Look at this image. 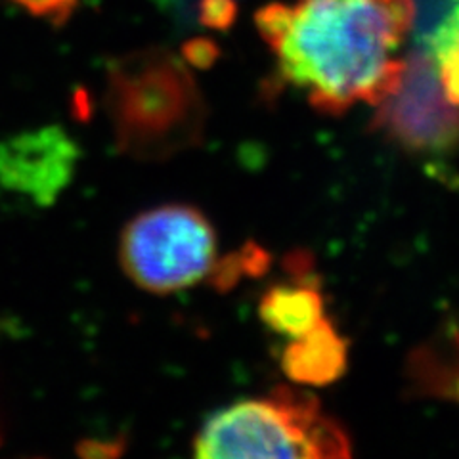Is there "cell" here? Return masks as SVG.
Masks as SVG:
<instances>
[{"mask_svg":"<svg viewBox=\"0 0 459 459\" xmlns=\"http://www.w3.org/2000/svg\"><path fill=\"white\" fill-rule=\"evenodd\" d=\"M121 444L119 442H98V440H92V442H82L81 448H79V454L81 455H100V457H106V455H119L121 454Z\"/></svg>","mask_w":459,"mask_h":459,"instance_id":"5bb4252c","label":"cell"},{"mask_svg":"<svg viewBox=\"0 0 459 459\" xmlns=\"http://www.w3.org/2000/svg\"><path fill=\"white\" fill-rule=\"evenodd\" d=\"M281 366L293 383L329 385L347 368V344L325 318L307 335L291 339Z\"/></svg>","mask_w":459,"mask_h":459,"instance_id":"52a82bcc","label":"cell"},{"mask_svg":"<svg viewBox=\"0 0 459 459\" xmlns=\"http://www.w3.org/2000/svg\"><path fill=\"white\" fill-rule=\"evenodd\" d=\"M258 314L264 325L287 339L303 337L325 320L322 293L308 281L270 287L261 299Z\"/></svg>","mask_w":459,"mask_h":459,"instance_id":"ba28073f","label":"cell"},{"mask_svg":"<svg viewBox=\"0 0 459 459\" xmlns=\"http://www.w3.org/2000/svg\"><path fill=\"white\" fill-rule=\"evenodd\" d=\"M194 13L204 27L224 31L236 18V3L234 0H197Z\"/></svg>","mask_w":459,"mask_h":459,"instance_id":"8fae6325","label":"cell"},{"mask_svg":"<svg viewBox=\"0 0 459 459\" xmlns=\"http://www.w3.org/2000/svg\"><path fill=\"white\" fill-rule=\"evenodd\" d=\"M201 459H339L351 438L314 396L278 386L214 413L194 440Z\"/></svg>","mask_w":459,"mask_h":459,"instance_id":"3957f363","label":"cell"},{"mask_svg":"<svg viewBox=\"0 0 459 459\" xmlns=\"http://www.w3.org/2000/svg\"><path fill=\"white\" fill-rule=\"evenodd\" d=\"M79 148L60 126H42L0 142V194L50 207L75 177Z\"/></svg>","mask_w":459,"mask_h":459,"instance_id":"8992f818","label":"cell"},{"mask_svg":"<svg viewBox=\"0 0 459 459\" xmlns=\"http://www.w3.org/2000/svg\"><path fill=\"white\" fill-rule=\"evenodd\" d=\"M410 33L437 64H459V0H411Z\"/></svg>","mask_w":459,"mask_h":459,"instance_id":"9c48e42d","label":"cell"},{"mask_svg":"<svg viewBox=\"0 0 459 459\" xmlns=\"http://www.w3.org/2000/svg\"><path fill=\"white\" fill-rule=\"evenodd\" d=\"M121 264L140 290L177 293L211 276L217 266V234L204 212L169 204L140 212L121 236Z\"/></svg>","mask_w":459,"mask_h":459,"instance_id":"277c9868","label":"cell"},{"mask_svg":"<svg viewBox=\"0 0 459 459\" xmlns=\"http://www.w3.org/2000/svg\"><path fill=\"white\" fill-rule=\"evenodd\" d=\"M184 56L186 60H188L190 64L194 65H199V67H205L209 65L212 60H214V45L209 40H194L190 42L188 47L184 48Z\"/></svg>","mask_w":459,"mask_h":459,"instance_id":"4fadbf2b","label":"cell"},{"mask_svg":"<svg viewBox=\"0 0 459 459\" xmlns=\"http://www.w3.org/2000/svg\"><path fill=\"white\" fill-rule=\"evenodd\" d=\"M411 18V0H297L258 10L256 27L278 75L312 108L341 115L360 102L377 106L394 89Z\"/></svg>","mask_w":459,"mask_h":459,"instance_id":"6da1fadb","label":"cell"},{"mask_svg":"<svg viewBox=\"0 0 459 459\" xmlns=\"http://www.w3.org/2000/svg\"><path fill=\"white\" fill-rule=\"evenodd\" d=\"M106 111L115 146L136 161H167L204 138L207 108L190 69L152 48L108 69Z\"/></svg>","mask_w":459,"mask_h":459,"instance_id":"7a4b0ae2","label":"cell"},{"mask_svg":"<svg viewBox=\"0 0 459 459\" xmlns=\"http://www.w3.org/2000/svg\"><path fill=\"white\" fill-rule=\"evenodd\" d=\"M376 108L373 128L418 155L459 148V106L448 98L433 56L415 47L404 56L394 89Z\"/></svg>","mask_w":459,"mask_h":459,"instance_id":"5b68a950","label":"cell"},{"mask_svg":"<svg viewBox=\"0 0 459 459\" xmlns=\"http://www.w3.org/2000/svg\"><path fill=\"white\" fill-rule=\"evenodd\" d=\"M16 3L33 16L47 18L56 25L64 23L77 6V0H16Z\"/></svg>","mask_w":459,"mask_h":459,"instance_id":"7c38bea8","label":"cell"},{"mask_svg":"<svg viewBox=\"0 0 459 459\" xmlns=\"http://www.w3.org/2000/svg\"><path fill=\"white\" fill-rule=\"evenodd\" d=\"M411 383L423 393L459 402V335H442L415 352Z\"/></svg>","mask_w":459,"mask_h":459,"instance_id":"30bf717a","label":"cell"}]
</instances>
